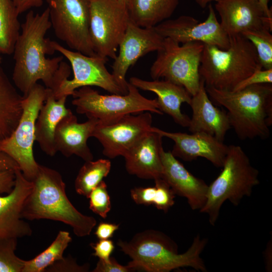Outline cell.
<instances>
[{
    "mask_svg": "<svg viewBox=\"0 0 272 272\" xmlns=\"http://www.w3.org/2000/svg\"><path fill=\"white\" fill-rule=\"evenodd\" d=\"M51 27L48 8L41 14L30 11L21 25L12 53L15 61L12 80L23 97L39 80L54 93L71 74V67L62 61V55L46 57L55 51L51 40L45 38Z\"/></svg>",
    "mask_w": 272,
    "mask_h": 272,
    "instance_id": "6da1fadb",
    "label": "cell"
},
{
    "mask_svg": "<svg viewBox=\"0 0 272 272\" xmlns=\"http://www.w3.org/2000/svg\"><path fill=\"white\" fill-rule=\"evenodd\" d=\"M208 239L197 235L189 248L179 253L177 244L164 233L146 230L136 234L129 241L119 239L117 245L131 260L127 266L132 271L169 272L184 267L206 272L205 262L200 255Z\"/></svg>",
    "mask_w": 272,
    "mask_h": 272,
    "instance_id": "7a4b0ae2",
    "label": "cell"
},
{
    "mask_svg": "<svg viewBox=\"0 0 272 272\" xmlns=\"http://www.w3.org/2000/svg\"><path fill=\"white\" fill-rule=\"evenodd\" d=\"M32 182V189L22 206V219L60 222L71 227L78 237L90 234L96 220L82 214L71 203L66 194L65 184L58 171L39 164Z\"/></svg>",
    "mask_w": 272,
    "mask_h": 272,
    "instance_id": "3957f363",
    "label": "cell"
},
{
    "mask_svg": "<svg viewBox=\"0 0 272 272\" xmlns=\"http://www.w3.org/2000/svg\"><path fill=\"white\" fill-rule=\"evenodd\" d=\"M206 89L213 102L227 110L231 127L240 140L269 137L272 124L271 84L253 85L236 91L206 86Z\"/></svg>",
    "mask_w": 272,
    "mask_h": 272,
    "instance_id": "277c9868",
    "label": "cell"
},
{
    "mask_svg": "<svg viewBox=\"0 0 272 272\" xmlns=\"http://www.w3.org/2000/svg\"><path fill=\"white\" fill-rule=\"evenodd\" d=\"M229 38L227 49L203 44L199 74L206 87L232 91L255 71L262 69L250 41L241 34Z\"/></svg>",
    "mask_w": 272,
    "mask_h": 272,
    "instance_id": "5b68a950",
    "label": "cell"
},
{
    "mask_svg": "<svg viewBox=\"0 0 272 272\" xmlns=\"http://www.w3.org/2000/svg\"><path fill=\"white\" fill-rule=\"evenodd\" d=\"M222 167L221 173L209 185L206 201L199 210L208 215L209 223L213 226L226 200L238 206L244 197L251 195L254 187L260 182L258 170L239 146H229Z\"/></svg>",
    "mask_w": 272,
    "mask_h": 272,
    "instance_id": "8992f818",
    "label": "cell"
},
{
    "mask_svg": "<svg viewBox=\"0 0 272 272\" xmlns=\"http://www.w3.org/2000/svg\"><path fill=\"white\" fill-rule=\"evenodd\" d=\"M72 104L79 114L88 118H94L99 122L114 121L127 114L148 111L162 115L157 98L148 99L139 89L128 83V92L124 95H102L89 86L76 90L73 95Z\"/></svg>",
    "mask_w": 272,
    "mask_h": 272,
    "instance_id": "52a82bcc",
    "label": "cell"
},
{
    "mask_svg": "<svg viewBox=\"0 0 272 272\" xmlns=\"http://www.w3.org/2000/svg\"><path fill=\"white\" fill-rule=\"evenodd\" d=\"M203 46L198 42L180 45L169 38H164L163 46L157 51L150 68L151 78H163L181 86L193 96L199 87V67Z\"/></svg>",
    "mask_w": 272,
    "mask_h": 272,
    "instance_id": "ba28073f",
    "label": "cell"
},
{
    "mask_svg": "<svg viewBox=\"0 0 272 272\" xmlns=\"http://www.w3.org/2000/svg\"><path fill=\"white\" fill-rule=\"evenodd\" d=\"M46 88L38 83L23 97V111L16 128L11 135L0 141V151L11 156L18 164L24 177L32 181L39 164L35 160L33 146L35 141V123L44 104Z\"/></svg>",
    "mask_w": 272,
    "mask_h": 272,
    "instance_id": "9c48e42d",
    "label": "cell"
},
{
    "mask_svg": "<svg viewBox=\"0 0 272 272\" xmlns=\"http://www.w3.org/2000/svg\"><path fill=\"white\" fill-rule=\"evenodd\" d=\"M129 20L127 5L122 0L91 1L89 34L95 53L114 59Z\"/></svg>",
    "mask_w": 272,
    "mask_h": 272,
    "instance_id": "30bf717a",
    "label": "cell"
},
{
    "mask_svg": "<svg viewBox=\"0 0 272 272\" xmlns=\"http://www.w3.org/2000/svg\"><path fill=\"white\" fill-rule=\"evenodd\" d=\"M51 45L70 62L74 75L72 79L63 81L53 93L56 99L72 96L76 90L85 86H96L114 94L127 93L128 89L122 87L107 69L106 58L67 49L54 41L51 40Z\"/></svg>",
    "mask_w": 272,
    "mask_h": 272,
    "instance_id": "8fae6325",
    "label": "cell"
},
{
    "mask_svg": "<svg viewBox=\"0 0 272 272\" xmlns=\"http://www.w3.org/2000/svg\"><path fill=\"white\" fill-rule=\"evenodd\" d=\"M55 36L72 50L90 56L96 55L90 34V0H44Z\"/></svg>",
    "mask_w": 272,
    "mask_h": 272,
    "instance_id": "7c38bea8",
    "label": "cell"
},
{
    "mask_svg": "<svg viewBox=\"0 0 272 272\" xmlns=\"http://www.w3.org/2000/svg\"><path fill=\"white\" fill-rule=\"evenodd\" d=\"M152 121L151 112L146 111L136 115L127 114L110 122H98L92 137L101 144L102 153L107 157H123L151 131Z\"/></svg>",
    "mask_w": 272,
    "mask_h": 272,
    "instance_id": "4fadbf2b",
    "label": "cell"
},
{
    "mask_svg": "<svg viewBox=\"0 0 272 272\" xmlns=\"http://www.w3.org/2000/svg\"><path fill=\"white\" fill-rule=\"evenodd\" d=\"M207 19L200 22L195 18L182 15L174 19H168L154 27L164 38H169L179 44L198 42L227 49L229 38L218 21L211 4L208 5Z\"/></svg>",
    "mask_w": 272,
    "mask_h": 272,
    "instance_id": "5bb4252c",
    "label": "cell"
},
{
    "mask_svg": "<svg viewBox=\"0 0 272 272\" xmlns=\"http://www.w3.org/2000/svg\"><path fill=\"white\" fill-rule=\"evenodd\" d=\"M164 39L154 27H141L130 19L112 65V74L122 87L128 89L125 77L129 67L147 53L161 49Z\"/></svg>",
    "mask_w": 272,
    "mask_h": 272,
    "instance_id": "9a60e30c",
    "label": "cell"
},
{
    "mask_svg": "<svg viewBox=\"0 0 272 272\" xmlns=\"http://www.w3.org/2000/svg\"><path fill=\"white\" fill-rule=\"evenodd\" d=\"M151 130L174 142L171 152L176 158L190 162L201 157L217 167H222L223 165L229 146L211 134L205 132L188 134L169 132L153 126Z\"/></svg>",
    "mask_w": 272,
    "mask_h": 272,
    "instance_id": "2e32d148",
    "label": "cell"
},
{
    "mask_svg": "<svg viewBox=\"0 0 272 272\" xmlns=\"http://www.w3.org/2000/svg\"><path fill=\"white\" fill-rule=\"evenodd\" d=\"M220 24L230 37L263 28L272 30V19L266 17L257 0H214Z\"/></svg>",
    "mask_w": 272,
    "mask_h": 272,
    "instance_id": "e0dca14e",
    "label": "cell"
},
{
    "mask_svg": "<svg viewBox=\"0 0 272 272\" xmlns=\"http://www.w3.org/2000/svg\"><path fill=\"white\" fill-rule=\"evenodd\" d=\"M15 172L13 189L6 196L0 195V238L18 239L32 234L30 224L22 218L21 214L33 183L24 177L20 169Z\"/></svg>",
    "mask_w": 272,
    "mask_h": 272,
    "instance_id": "ac0fdd59",
    "label": "cell"
},
{
    "mask_svg": "<svg viewBox=\"0 0 272 272\" xmlns=\"http://www.w3.org/2000/svg\"><path fill=\"white\" fill-rule=\"evenodd\" d=\"M162 178L175 195L184 197L192 210H200L207 199L209 185L189 171L174 157L170 151L161 153Z\"/></svg>",
    "mask_w": 272,
    "mask_h": 272,
    "instance_id": "d6986e66",
    "label": "cell"
},
{
    "mask_svg": "<svg viewBox=\"0 0 272 272\" xmlns=\"http://www.w3.org/2000/svg\"><path fill=\"white\" fill-rule=\"evenodd\" d=\"M98 120L88 118L79 123L77 117L71 113L63 117L58 123L54 132V142L57 152L65 157L74 155L85 161L93 160V155L87 145Z\"/></svg>",
    "mask_w": 272,
    "mask_h": 272,
    "instance_id": "ffe728a7",
    "label": "cell"
},
{
    "mask_svg": "<svg viewBox=\"0 0 272 272\" xmlns=\"http://www.w3.org/2000/svg\"><path fill=\"white\" fill-rule=\"evenodd\" d=\"M162 138L151 130L125 154V168L129 174L146 179L162 177Z\"/></svg>",
    "mask_w": 272,
    "mask_h": 272,
    "instance_id": "44dd1931",
    "label": "cell"
},
{
    "mask_svg": "<svg viewBox=\"0 0 272 272\" xmlns=\"http://www.w3.org/2000/svg\"><path fill=\"white\" fill-rule=\"evenodd\" d=\"M189 105L192 114L187 127L189 131L191 133L205 132L223 142L231 128L227 112L214 105L201 79L198 90L192 96Z\"/></svg>",
    "mask_w": 272,
    "mask_h": 272,
    "instance_id": "7402d4cb",
    "label": "cell"
},
{
    "mask_svg": "<svg viewBox=\"0 0 272 272\" xmlns=\"http://www.w3.org/2000/svg\"><path fill=\"white\" fill-rule=\"evenodd\" d=\"M129 83L139 89L156 94L160 110L177 124L188 126L190 118L182 112L181 106L183 103L189 105L192 96L183 87L166 80L147 81L136 77H131Z\"/></svg>",
    "mask_w": 272,
    "mask_h": 272,
    "instance_id": "603a6c76",
    "label": "cell"
},
{
    "mask_svg": "<svg viewBox=\"0 0 272 272\" xmlns=\"http://www.w3.org/2000/svg\"><path fill=\"white\" fill-rule=\"evenodd\" d=\"M66 98L63 97L56 99L53 91L46 88L45 100L36 119L35 141L41 150L51 157L57 152L54 142L56 127L63 117L72 113L65 107Z\"/></svg>",
    "mask_w": 272,
    "mask_h": 272,
    "instance_id": "cb8c5ba5",
    "label": "cell"
},
{
    "mask_svg": "<svg viewBox=\"0 0 272 272\" xmlns=\"http://www.w3.org/2000/svg\"><path fill=\"white\" fill-rule=\"evenodd\" d=\"M23 99L0 64V141L9 137L18 124Z\"/></svg>",
    "mask_w": 272,
    "mask_h": 272,
    "instance_id": "d4e9b609",
    "label": "cell"
},
{
    "mask_svg": "<svg viewBox=\"0 0 272 272\" xmlns=\"http://www.w3.org/2000/svg\"><path fill=\"white\" fill-rule=\"evenodd\" d=\"M179 0H129L130 19L143 27H154L169 19Z\"/></svg>",
    "mask_w": 272,
    "mask_h": 272,
    "instance_id": "484cf974",
    "label": "cell"
},
{
    "mask_svg": "<svg viewBox=\"0 0 272 272\" xmlns=\"http://www.w3.org/2000/svg\"><path fill=\"white\" fill-rule=\"evenodd\" d=\"M154 181V186L137 187L131 189V197L137 204L153 205L157 209L167 212L175 203V194L162 178Z\"/></svg>",
    "mask_w": 272,
    "mask_h": 272,
    "instance_id": "4316f807",
    "label": "cell"
},
{
    "mask_svg": "<svg viewBox=\"0 0 272 272\" xmlns=\"http://www.w3.org/2000/svg\"><path fill=\"white\" fill-rule=\"evenodd\" d=\"M19 15L12 0H0V54L13 53L21 31Z\"/></svg>",
    "mask_w": 272,
    "mask_h": 272,
    "instance_id": "83f0119b",
    "label": "cell"
},
{
    "mask_svg": "<svg viewBox=\"0 0 272 272\" xmlns=\"http://www.w3.org/2000/svg\"><path fill=\"white\" fill-rule=\"evenodd\" d=\"M111 167L108 159L85 161L75 181L76 191L88 198L91 191L108 175Z\"/></svg>",
    "mask_w": 272,
    "mask_h": 272,
    "instance_id": "f1b7e54d",
    "label": "cell"
},
{
    "mask_svg": "<svg viewBox=\"0 0 272 272\" xmlns=\"http://www.w3.org/2000/svg\"><path fill=\"white\" fill-rule=\"evenodd\" d=\"M72 240L70 233L59 231L52 243L33 258L25 260L22 272H44L55 261L63 257V253Z\"/></svg>",
    "mask_w": 272,
    "mask_h": 272,
    "instance_id": "f546056e",
    "label": "cell"
},
{
    "mask_svg": "<svg viewBox=\"0 0 272 272\" xmlns=\"http://www.w3.org/2000/svg\"><path fill=\"white\" fill-rule=\"evenodd\" d=\"M271 31L266 28L247 31L242 35L254 46L259 62L263 69H272Z\"/></svg>",
    "mask_w": 272,
    "mask_h": 272,
    "instance_id": "4dcf8cb0",
    "label": "cell"
},
{
    "mask_svg": "<svg viewBox=\"0 0 272 272\" xmlns=\"http://www.w3.org/2000/svg\"><path fill=\"white\" fill-rule=\"evenodd\" d=\"M17 238H0V272H22L25 260L16 255Z\"/></svg>",
    "mask_w": 272,
    "mask_h": 272,
    "instance_id": "1f68e13d",
    "label": "cell"
},
{
    "mask_svg": "<svg viewBox=\"0 0 272 272\" xmlns=\"http://www.w3.org/2000/svg\"><path fill=\"white\" fill-rule=\"evenodd\" d=\"M89 208L102 218L105 219L111 210V202L107 187L104 181L102 180L90 192Z\"/></svg>",
    "mask_w": 272,
    "mask_h": 272,
    "instance_id": "d6a6232c",
    "label": "cell"
},
{
    "mask_svg": "<svg viewBox=\"0 0 272 272\" xmlns=\"http://www.w3.org/2000/svg\"><path fill=\"white\" fill-rule=\"evenodd\" d=\"M90 265L85 263L79 265L71 256L63 257L53 263L45 270L47 272H87L89 270Z\"/></svg>",
    "mask_w": 272,
    "mask_h": 272,
    "instance_id": "836d02e7",
    "label": "cell"
},
{
    "mask_svg": "<svg viewBox=\"0 0 272 272\" xmlns=\"http://www.w3.org/2000/svg\"><path fill=\"white\" fill-rule=\"evenodd\" d=\"M272 83V69H258L240 82L233 90H239L248 86L260 84Z\"/></svg>",
    "mask_w": 272,
    "mask_h": 272,
    "instance_id": "e575fe53",
    "label": "cell"
},
{
    "mask_svg": "<svg viewBox=\"0 0 272 272\" xmlns=\"http://www.w3.org/2000/svg\"><path fill=\"white\" fill-rule=\"evenodd\" d=\"M91 246L94 250L93 255L103 260H108L114 249V243L109 239H99L96 243H91Z\"/></svg>",
    "mask_w": 272,
    "mask_h": 272,
    "instance_id": "d590c367",
    "label": "cell"
},
{
    "mask_svg": "<svg viewBox=\"0 0 272 272\" xmlns=\"http://www.w3.org/2000/svg\"><path fill=\"white\" fill-rule=\"evenodd\" d=\"M132 271L127 265L119 264L113 257L107 260L99 259L93 272H129Z\"/></svg>",
    "mask_w": 272,
    "mask_h": 272,
    "instance_id": "8d00e7d4",
    "label": "cell"
},
{
    "mask_svg": "<svg viewBox=\"0 0 272 272\" xmlns=\"http://www.w3.org/2000/svg\"><path fill=\"white\" fill-rule=\"evenodd\" d=\"M15 171H0V194L11 192L15 184Z\"/></svg>",
    "mask_w": 272,
    "mask_h": 272,
    "instance_id": "74e56055",
    "label": "cell"
},
{
    "mask_svg": "<svg viewBox=\"0 0 272 272\" xmlns=\"http://www.w3.org/2000/svg\"><path fill=\"white\" fill-rule=\"evenodd\" d=\"M119 224L102 222L97 227L95 235L99 239H108L112 237L114 232L119 229Z\"/></svg>",
    "mask_w": 272,
    "mask_h": 272,
    "instance_id": "f35d334b",
    "label": "cell"
},
{
    "mask_svg": "<svg viewBox=\"0 0 272 272\" xmlns=\"http://www.w3.org/2000/svg\"><path fill=\"white\" fill-rule=\"evenodd\" d=\"M20 15L33 8L41 7L44 0H12Z\"/></svg>",
    "mask_w": 272,
    "mask_h": 272,
    "instance_id": "ab89813d",
    "label": "cell"
},
{
    "mask_svg": "<svg viewBox=\"0 0 272 272\" xmlns=\"http://www.w3.org/2000/svg\"><path fill=\"white\" fill-rule=\"evenodd\" d=\"M20 169L18 163L8 154L0 151V171Z\"/></svg>",
    "mask_w": 272,
    "mask_h": 272,
    "instance_id": "60d3db41",
    "label": "cell"
},
{
    "mask_svg": "<svg viewBox=\"0 0 272 272\" xmlns=\"http://www.w3.org/2000/svg\"><path fill=\"white\" fill-rule=\"evenodd\" d=\"M271 240L269 241L267 245L266 248L265 249V263L266 269L268 271H271V264L270 263V254L271 253Z\"/></svg>",
    "mask_w": 272,
    "mask_h": 272,
    "instance_id": "b9f144b4",
    "label": "cell"
},
{
    "mask_svg": "<svg viewBox=\"0 0 272 272\" xmlns=\"http://www.w3.org/2000/svg\"><path fill=\"white\" fill-rule=\"evenodd\" d=\"M261 5L266 17L272 19L271 8H269L268 3L270 0H257Z\"/></svg>",
    "mask_w": 272,
    "mask_h": 272,
    "instance_id": "7bdbcfd3",
    "label": "cell"
},
{
    "mask_svg": "<svg viewBox=\"0 0 272 272\" xmlns=\"http://www.w3.org/2000/svg\"><path fill=\"white\" fill-rule=\"evenodd\" d=\"M197 4L202 8H206L209 4L214 0H195Z\"/></svg>",
    "mask_w": 272,
    "mask_h": 272,
    "instance_id": "ee69618b",
    "label": "cell"
},
{
    "mask_svg": "<svg viewBox=\"0 0 272 272\" xmlns=\"http://www.w3.org/2000/svg\"><path fill=\"white\" fill-rule=\"evenodd\" d=\"M124 2H125L127 5H128V2H129V0H122Z\"/></svg>",
    "mask_w": 272,
    "mask_h": 272,
    "instance_id": "f6af8a7d",
    "label": "cell"
},
{
    "mask_svg": "<svg viewBox=\"0 0 272 272\" xmlns=\"http://www.w3.org/2000/svg\"><path fill=\"white\" fill-rule=\"evenodd\" d=\"M2 62V57L0 56V64Z\"/></svg>",
    "mask_w": 272,
    "mask_h": 272,
    "instance_id": "bcb514c9",
    "label": "cell"
},
{
    "mask_svg": "<svg viewBox=\"0 0 272 272\" xmlns=\"http://www.w3.org/2000/svg\"><path fill=\"white\" fill-rule=\"evenodd\" d=\"M90 1H94V0H90Z\"/></svg>",
    "mask_w": 272,
    "mask_h": 272,
    "instance_id": "7dc6e473",
    "label": "cell"
}]
</instances>
